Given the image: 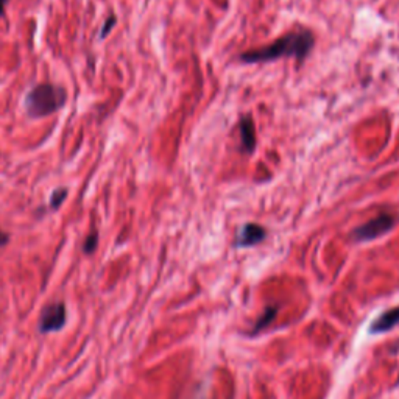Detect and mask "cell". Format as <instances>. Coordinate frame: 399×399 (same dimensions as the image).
<instances>
[{
    "mask_svg": "<svg viewBox=\"0 0 399 399\" xmlns=\"http://www.w3.org/2000/svg\"><path fill=\"white\" fill-rule=\"evenodd\" d=\"M315 46V38L309 30L290 31L286 36L274 41L267 47L249 50L240 55V60L248 64L254 63H271L279 58L295 56L299 61L306 60V56L311 53Z\"/></svg>",
    "mask_w": 399,
    "mask_h": 399,
    "instance_id": "obj_1",
    "label": "cell"
},
{
    "mask_svg": "<svg viewBox=\"0 0 399 399\" xmlns=\"http://www.w3.org/2000/svg\"><path fill=\"white\" fill-rule=\"evenodd\" d=\"M66 103V90L63 88H58L53 85H38L33 88L27 100H25V106H27V113L31 118H46V115L53 114L55 111Z\"/></svg>",
    "mask_w": 399,
    "mask_h": 399,
    "instance_id": "obj_2",
    "label": "cell"
},
{
    "mask_svg": "<svg viewBox=\"0 0 399 399\" xmlns=\"http://www.w3.org/2000/svg\"><path fill=\"white\" fill-rule=\"evenodd\" d=\"M396 224V217L390 212H382L378 217H374L373 220L361 224L351 232V239L357 244L362 242H371V240H376L382 236L388 234L390 231L395 228Z\"/></svg>",
    "mask_w": 399,
    "mask_h": 399,
    "instance_id": "obj_3",
    "label": "cell"
},
{
    "mask_svg": "<svg viewBox=\"0 0 399 399\" xmlns=\"http://www.w3.org/2000/svg\"><path fill=\"white\" fill-rule=\"evenodd\" d=\"M66 320H68V309L63 301H55L47 304L39 317V331L43 334L48 332H58L64 328Z\"/></svg>",
    "mask_w": 399,
    "mask_h": 399,
    "instance_id": "obj_4",
    "label": "cell"
},
{
    "mask_svg": "<svg viewBox=\"0 0 399 399\" xmlns=\"http://www.w3.org/2000/svg\"><path fill=\"white\" fill-rule=\"evenodd\" d=\"M267 237V231L257 223H247L244 228L240 229L239 236L236 239V247L237 248H249L257 244H261Z\"/></svg>",
    "mask_w": 399,
    "mask_h": 399,
    "instance_id": "obj_5",
    "label": "cell"
},
{
    "mask_svg": "<svg viewBox=\"0 0 399 399\" xmlns=\"http://www.w3.org/2000/svg\"><path fill=\"white\" fill-rule=\"evenodd\" d=\"M399 324V307H392L382 312L370 324V334H385Z\"/></svg>",
    "mask_w": 399,
    "mask_h": 399,
    "instance_id": "obj_6",
    "label": "cell"
},
{
    "mask_svg": "<svg viewBox=\"0 0 399 399\" xmlns=\"http://www.w3.org/2000/svg\"><path fill=\"white\" fill-rule=\"evenodd\" d=\"M240 131V144H242V152L245 155H252L256 150V130L252 115H242L239 123Z\"/></svg>",
    "mask_w": 399,
    "mask_h": 399,
    "instance_id": "obj_7",
    "label": "cell"
},
{
    "mask_svg": "<svg viewBox=\"0 0 399 399\" xmlns=\"http://www.w3.org/2000/svg\"><path fill=\"white\" fill-rule=\"evenodd\" d=\"M276 315H278V306H270V307H267V309L264 311L262 317L256 321L254 328H253V331H252V334H257V332H261L262 329L269 328L270 324H271V321H273L274 318H276Z\"/></svg>",
    "mask_w": 399,
    "mask_h": 399,
    "instance_id": "obj_8",
    "label": "cell"
},
{
    "mask_svg": "<svg viewBox=\"0 0 399 399\" xmlns=\"http://www.w3.org/2000/svg\"><path fill=\"white\" fill-rule=\"evenodd\" d=\"M66 195H68V190H66V189H58L56 190V192L52 197V202H50V204H52L53 209H58V207H60V204L66 200Z\"/></svg>",
    "mask_w": 399,
    "mask_h": 399,
    "instance_id": "obj_9",
    "label": "cell"
},
{
    "mask_svg": "<svg viewBox=\"0 0 399 399\" xmlns=\"http://www.w3.org/2000/svg\"><path fill=\"white\" fill-rule=\"evenodd\" d=\"M97 234H90L85 242V253H93L97 248Z\"/></svg>",
    "mask_w": 399,
    "mask_h": 399,
    "instance_id": "obj_10",
    "label": "cell"
},
{
    "mask_svg": "<svg viewBox=\"0 0 399 399\" xmlns=\"http://www.w3.org/2000/svg\"><path fill=\"white\" fill-rule=\"evenodd\" d=\"M8 240H10V236L6 234V232L4 231H0V247H4L8 244Z\"/></svg>",
    "mask_w": 399,
    "mask_h": 399,
    "instance_id": "obj_11",
    "label": "cell"
},
{
    "mask_svg": "<svg viewBox=\"0 0 399 399\" xmlns=\"http://www.w3.org/2000/svg\"><path fill=\"white\" fill-rule=\"evenodd\" d=\"M114 24H115V18H110V21H108V24H106V27L103 28V36L108 35V31H110V28L113 27Z\"/></svg>",
    "mask_w": 399,
    "mask_h": 399,
    "instance_id": "obj_12",
    "label": "cell"
},
{
    "mask_svg": "<svg viewBox=\"0 0 399 399\" xmlns=\"http://www.w3.org/2000/svg\"><path fill=\"white\" fill-rule=\"evenodd\" d=\"M8 0H0V16H4L5 11V5H6Z\"/></svg>",
    "mask_w": 399,
    "mask_h": 399,
    "instance_id": "obj_13",
    "label": "cell"
}]
</instances>
